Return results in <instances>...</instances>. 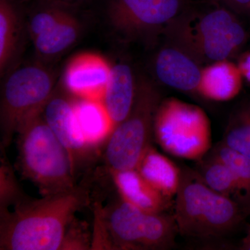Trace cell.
<instances>
[{
  "label": "cell",
  "mask_w": 250,
  "mask_h": 250,
  "mask_svg": "<svg viewBox=\"0 0 250 250\" xmlns=\"http://www.w3.org/2000/svg\"><path fill=\"white\" fill-rule=\"evenodd\" d=\"M184 4V0H109L108 18L126 37H154L185 11Z\"/></svg>",
  "instance_id": "cell-9"
},
{
  "label": "cell",
  "mask_w": 250,
  "mask_h": 250,
  "mask_svg": "<svg viewBox=\"0 0 250 250\" xmlns=\"http://www.w3.org/2000/svg\"><path fill=\"white\" fill-rule=\"evenodd\" d=\"M90 203L88 184L0 210V250H65L77 213Z\"/></svg>",
  "instance_id": "cell-1"
},
{
  "label": "cell",
  "mask_w": 250,
  "mask_h": 250,
  "mask_svg": "<svg viewBox=\"0 0 250 250\" xmlns=\"http://www.w3.org/2000/svg\"><path fill=\"white\" fill-rule=\"evenodd\" d=\"M38 11L29 23V31L34 46L44 57L62 53L77 41L80 24L66 8L55 5Z\"/></svg>",
  "instance_id": "cell-10"
},
{
  "label": "cell",
  "mask_w": 250,
  "mask_h": 250,
  "mask_svg": "<svg viewBox=\"0 0 250 250\" xmlns=\"http://www.w3.org/2000/svg\"><path fill=\"white\" fill-rule=\"evenodd\" d=\"M154 137L164 152L200 161L212 145L209 118L201 108L170 98L162 100L154 121Z\"/></svg>",
  "instance_id": "cell-7"
},
{
  "label": "cell",
  "mask_w": 250,
  "mask_h": 250,
  "mask_svg": "<svg viewBox=\"0 0 250 250\" xmlns=\"http://www.w3.org/2000/svg\"><path fill=\"white\" fill-rule=\"evenodd\" d=\"M95 208L91 250H165L175 246L174 216L140 209L120 197Z\"/></svg>",
  "instance_id": "cell-2"
},
{
  "label": "cell",
  "mask_w": 250,
  "mask_h": 250,
  "mask_svg": "<svg viewBox=\"0 0 250 250\" xmlns=\"http://www.w3.org/2000/svg\"><path fill=\"white\" fill-rule=\"evenodd\" d=\"M243 78L250 83V52L245 54L238 64Z\"/></svg>",
  "instance_id": "cell-25"
},
{
  "label": "cell",
  "mask_w": 250,
  "mask_h": 250,
  "mask_svg": "<svg viewBox=\"0 0 250 250\" xmlns=\"http://www.w3.org/2000/svg\"><path fill=\"white\" fill-rule=\"evenodd\" d=\"M136 169L148 183L166 198L170 200L177 195L182 170L153 146L145 153Z\"/></svg>",
  "instance_id": "cell-17"
},
{
  "label": "cell",
  "mask_w": 250,
  "mask_h": 250,
  "mask_svg": "<svg viewBox=\"0 0 250 250\" xmlns=\"http://www.w3.org/2000/svg\"><path fill=\"white\" fill-rule=\"evenodd\" d=\"M18 13L11 0H0V70L2 74L17 42Z\"/></svg>",
  "instance_id": "cell-22"
},
{
  "label": "cell",
  "mask_w": 250,
  "mask_h": 250,
  "mask_svg": "<svg viewBox=\"0 0 250 250\" xmlns=\"http://www.w3.org/2000/svg\"><path fill=\"white\" fill-rule=\"evenodd\" d=\"M111 70V65L98 54H80L67 64L64 84L77 98L102 101Z\"/></svg>",
  "instance_id": "cell-12"
},
{
  "label": "cell",
  "mask_w": 250,
  "mask_h": 250,
  "mask_svg": "<svg viewBox=\"0 0 250 250\" xmlns=\"http://www.w3.org/2000/svg\"><path fill=\"white\" fill-rule=\"evenodd\" d=\"M73 104L77 123L87 143L96 147L102 142H106L114 126L103 102L77 98Z\"/></svg>",
  "instance_id": "cell-18"
},
{
  "label": "cell",
  "mask_w": 250,
  "mask_h": 250,
  "mask_svg": "<svg viewBox=\"0 0 250 250\" xmlns=\"http://www.w3.org/2000/svg\"><path fill=\"white\" fill-rule=\"evenodd\" d=\"M43 116L47 124L66 149L74 174L90 160L95 147L82 134L77 123L73 101L62 96H53L46 104Z\"/></svg>",
  "instance_id": "cell-11"
},
{
  "label": "cell",
  "mask_w": 250,
  "mask_h": 250,
  "mask_svg": "<svg viewBox=\"0 0 250 250\" xmlns=\"http://www.w3.org/2000/svg\"><path fill=\"white\" fill-rule=\"evenodd\" d=\"M0 166V210H4L14 207L27 195L20 187L6 156L1 157Z\"/></svg>",
  "instance_id": "cell-23"
},
{
  "label": "cell",
  "mask_w": 250,
  "mask_h": 250,
  "mask_svg": "<svg viewBox=\"0 0 250 250\" xmlns=\"http://www.w3.org/2000/svg\"><path fill=\"white\" fill-rule=\"evenodd\" d=\"M243 79L238 65L229 59L212 62L202 67L199 95L212 101H229L241 91Z\"/></svg>",
  "instance_id": "cell-16"
},
{
  "label": "cell",
  "mask_w": 250,
  "mask_h": 250,
  "mask_svg": "<svg viewBox=\"0 0 250 250\" xmlns=\"http://www.w3.org/2000/svg\"><path fill=\"white\" fill-rule=\"evenodd\" d=\"M175 197L177 229L188 238L204 240L225 236L243 219L241 206L207 187L195 170H182Z\"/></svg>",
  "instance_id": "cell-4"
},
{
  "label": "cell",
  "mask_w": 250,
  "mask_h": 250,
  "mask_svg": "<svg viewBox=\"0 0 250 250\" xmlns=\"http://www.w3.org/2000/svg\"><path fill=\"white\" fill-rule=\"evenodd\" d=\"M136 81L127 64L111 66V75L103 98V104L115 128L131 111L136 94Z\"/></svg>",
  "instance_id": "cell-15"
},
{
  "label": "cell",
  "mask_w": 250,
  "mask_h": 250,
  "mask_svg": "<svg viewBox=\"0 0 250 250\" xmlns=\"http://www.w3.org/2000/svg\"><path fill=\"white\" fill-rule=\"evenodd\" d=\"M122 200L140 209L161 213L168 205V199L156 190L136 169L109 174Z\"/></svg>",
  "instance_id": "cell-14"
},
{
  "label": "cell",
  "mask_w": 250,
  "mask_h": 250,
  "mask_svg": "<svg viewBox=\"0 0 250 250\" xmlns=\"http://www.w3.org/2000/svg\"><path fill=\"white\" fill-rule=\"evenodd\" d=\"M169 44L205 65L234 57L247 33L236 14L225 7L206 12L185 10L164 29Z\"/></svg>",
  "instance_id": "cell-3"
},
{
  "label": "cell",
  "mask_w": 250,
  "mask_h": 250,
  "mask_svg": "<svg viewBox=\"0 0 250 250\" xmlns=\"http://www.w3.org/2000/svg\"><path fill=\"white\" fill-rule=\"evenodd\" d=\"M47 4L55 5L63 8L70 7L79 4L83 0H45Z\"/></svg>",
  "instance_id": "cell-26"
},
{
  "label": "cell",
  "mask_w": 250,
  "mask_h": 250,
  "mask_svg": "<svg viewBox=\"0 0 250 250\" xmlns=\"http://www.w3.org/2000/svg\"><path fill=\"white\" fill-rule=\"evenodd\" d=\"M241 248L242 250H250V226L247 231L246 237L243 238Z\"/></svg>",
  "instance_id": "cell-27"
},
{
  "label": "cell",
  "mask_w": 250,
  "mask_h": 250,
  "mask_svg": "<svg viewBox=\"0 0 250 250\" xmlns=\"http://www.w3.org/2000/svg\"><path fill=\"white\" fill-rule=\"evenodd\" d=\"M232 172L237 187L236 201L244 211L250 212V159L220 142L212 152Z\"/></svg>",
  "instance_id": "cell-19"
},
{
  "label": "cell",
  "mask_w": 250,
  "mask_h": 250,
  "mask_svg": "<svg viewBox=\"0 0 250 250\" xmlns=\"http://www.w3.org/2000/svg\"><path fill=\"white\" fill-rule=\"evenodd\" d=\"M202 70L201 65L171 44L161 49L154 61V71L159 82L186 93L199 94Z\"/></svg>",
  "instance_id": "cell-13"
},
{
  "label": "cell",
  "mask_w": 250,
  "mask_h": 250,
  "mask_svg": "<svg viewBox=\"0 0 250 250\" xmlns=\"http://www.w3.org/2000/svg\"><path fill=\"white\" fill-rule=\"evenodd\" d=\"M162 101L160 91L151 81L136 82L132 108L106 141L104 164L108 174L134 170L152 146L156 111Z\"/></svg>",
  "instance_id": "cell-6"
},
{
  "label": "cell",
  "mask_w": 250,
  "mask_h": 250,
  "mask_svg": "<svg viewBox=\"0 0 250 250\" xmlns=\"http://www.w3.org/2000/svg\"><path fill=\"white\" fill-rule=\"evenodd\" d=\"M198 162L195 171L204 183L215 192L236 201V181L228 166L213 153Z\"/></svg>",
  "instance_id": "cell-20"
},
{
  "label": "cell",
  "mask_w": 250,
  "mask_h": 250,
  "mask_svg": "<svg viewBox=\"0 0 250 250\" xmlns=\"http://www.w3.org/2000/svg\"><path fill=\"white\" fill-rule=\"evenodd\" d=\"M235 14L250 13V0H217Z\"/></svg>",
  "instance_id": "cell-24"
},
{
  "label": "cell",
  "mask_w": 250,
  "mask_h": 250,
  "mask_svg": "<svg viewBox=\"0 0 250 250\" xmlns=\"http://www.w3.org/2000/svg\"><path fill=\"white\" fill-rule=\"evenodd\" d=\"M52 95L53 82L42 67H23L10 75L1 98V148L9 147L28 122L43 113Z\"/></svg>",
  "instance_id": "cell-8"
},
{
  "label": "cell",
  "mask_w": 250,
  "mask_h": 250,
  "mask_svg": "<svg viewBox=\"0 0 250 250\" xmlns=\"http://www.w3.org/2000/svg\"><path fill=\"white\" fill-rule=\"evenodd\" d=\"M222 142L250 159V100L232 112Z\"/></svg>",
  "instance_id": "cell-21"
},
{
  "label": "cell",
  "mask_w": 250,
  "mask_h": 250,
  "mask_svg": "<svg viewBox=\"0 0 250 250\" xmlns=\"http://www.w3.org/2000/svg\"><path fill=\"white\" fill-rule=\"evenodd\" d=\"M17 136L19 170L42 196L77 187L68 153L46 123L43 113L28 122Z\"/></svg>",
  "instance_id": "cell-5"
}]
</instances>
